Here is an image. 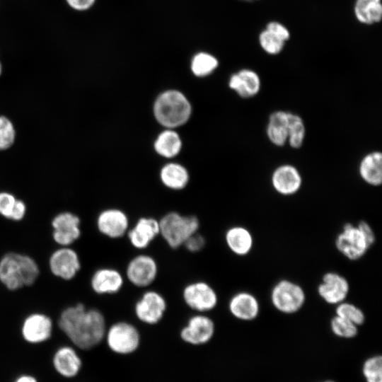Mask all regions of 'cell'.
<instances>
[{"mask_svg":"<svg viewBox=\"0 0 382 382\" xmlns=\"http://www.w3.org/2000/svg\"><path fill=\"white\" fill-rule=\"evenodd\" d=\"M59 328L81 349H90L104 338L106 322L104 315L96 308L87 309L83 303L68 307L58 322Z\"/></svg>","mask_w":382,"mask_h":382,"instance_id":"6da1fadb","label":"cell"},{"mask_svg":"<svg viewBox=\"0 0 382 382\" xmlns=\"http://www.w3.org/2000/svg\"><path fill=\"white\" fill-rule=\"evenodd\" d=\"M156 121L165 128L175 129L190 118L192 106L183 93L170 89L160 93L153 105Z\"/></svg>","mask_w":382,"mask_h":382,"instance_id":"7a4b0ae2","label":"cell"},{"mask_svg":"<svg viewBox=\"0 0 382 382\" xmlns=\"http://www.w3.org/2000/svg\"><path fill=\"white\" fill-rule=\"evenodd\" d=\"M39 273L36 262L25 255L8 253L0 260V281L10 290L32 285Z\"/></svg>","mask_w":382,"mask_h":382,"instance_id":"3957f363","label":"cell"},{"mask_svg":"<svg viewBox=\"0 0 382 382\" xmlns=\"http://www.w3.org/2000/svg\"><path fill=\"white\" fill-rule=\"evenodd\" d=\"M159 221L160 236L171 248L183 245L185 241L199 231L200 223L195 215H183L177 212H169Z\"/></svg>","mask_w":382,"mask_h":382,"instance_id":"277c9868","label":"cell"},{"mask_svg":"<svg viewBox=\"0 0 382 382\" xmlns=\"http://www.w3.org/2000/svg\"><path fill=\"white\" fill-rule=\"evenodd\" d=\"M270 301L274 308L280 313L293 314L303 308L306 294L296 282L281 279L272 288Z\"/></svg>","mask_w":382,"mask_h":382,"instance_id":"5b68a950","label":"cell"},{"mask_svg":"<svg viewBox=\"0 0 382 382\" xmlns=\"http://www.w3.org/2000/svg\"><path fill=\"white\" fill-rule=\"evenodd\" d=\"M105 338L110 349L120 354L134 352L141 340L137 328L125 320L115 322L107 328Z\"/></svg>","mask_w":382,"mask_h":382,"instance_id":"8992f818","label":"cell"},{"mask_svg":"<svg viewBox=\"0 0 382 382\" xmlns=\"http://www.w3.org/2000/svg\"><path fill=\"white\" fill-rule=\"evenodd\" d=\"M182 297L189 308L199 313L212 311L219 301L216 290L209 283L201 280L186 284L183 289Z\"/></svg>","mask_w":382,"mask_h":382,"instance_id":"52a82bcc","label":"cell"},{"mask_svg":"<svg viewBox=\"0 0 382 382\" xmlns=\"http://www.w3.org/2000/svg\"><path fill=\"white\" fill-rule=\"evenodd\" d=\"M158 274V265L155 258L149 254L140 253L127 264L125 277L136 287L148 288L156 281Z\"/></svg>","mask_w":382,"mask_h":382,"instance_id":"ba28073f","label":"cell"},{"mask_svg":"<svg viewBox=\"0 0 382 382\" xmlns=\"http://www.w3.org/2000/svg\"><path fill=\"white\" fill-rule=\"evenodd\" d=\"M167 301L160 292L146 290L135 302L134 313L142 323L153 325L158 323L167 310Z\"/></svg>","mask_w":382,"mask_h":382,"instance_id":"9c48e42d","label":"cell"},{"mask_svg":"<svg viewBox=\"0 0 382 382\" xmlns=\"http://www.w3.org/2000/svg\"><path fill=\"white\" fill-rule=\"evenodd\" d=\"M335 245L337 250L349 260H358L364 257L371 248L362 233L351 223L343 225L337 235Z\"/></svg>","mask_w":382,"mask_h":382,"instance_id":"30bf717a","label":"cell"},{"mask_svg":"<svg viewBox=\"0 0 382 382\" xmlns=\"http://www.w3.org/2000/svg\"><path fill=\"white\" fill-rule=\"evenodd\" d=\"M214 332V320L207 313H196L189 318L180 335L186 343L201 345L210 341Z\"/></svg>","mask_w":382,"mask_h":382,"instance_id":"8fae6325","label":"cell"},{"mask_svg":"<svg viewBox=\"0 0 382 382\" xmlns=\"http://www.w3.org/2000/svg\"><path fill=\"white\" fill-rule=\"evenodd\" d=\"M96 225L100 233L111 239L124 237L130 227L127 214L117 208L102 211L97 217Z\"/></svg>","mask_w":382,"mask_h":382,"instance_id":"7c38bea8","label":"cell"},{"mask_svg":"<svg viewBox=\"0 0 382 382\" xmlns=\"http://www.w3.org/2000/svg\"><path fill=\"white\" fill-rule=\"evenodd\" d=\"M349 289V283L344 276L335 272H328L323 276L317 291L325 303L336 306L346 301Z\"/></svg>","mask_w":382,"mask_h":382,"instance_id":"4fadbf2b","label":"cell"},{"mask_svg":"<svg viewBox=\"0 0 382 382\" xmlns=\"http://www.w3.org/2000/svg\"><path fill=\"white\" fill-rule=\"evenodd\" d=\"M126 236L133 248L146 249L160 236L159 221L153 217H141L129 227Z\"/></svg>","mask_w":382,"mask_h":382,"instance_id":"5bb4252c","label":"cell"},{"mask_svg":"<svg viewBox=\"0 0 382 382\" xmlns=\"http://www.w3.org/2000/svg\"><path fill=\"white\" fill-rule=\"evenodd\" d=\"M49 265L53 274L65 280L74 278L81 268L78 254L66 247L55 250L50 257Z\"/></svg>","mask_w":382,"mask_h":382,"instance_id":"9a60e30c","label":"cell"},{"mask_svg":"<svg viewBox=\"0 0 382 382\" xmlns=\"http://www.w3.org/2000/svg\"><path fill=\"white\" fill-rule=\"evenodd\" d=\"M53 238L63 246H67L76 241L81 236L80 219L71 212L57 214L52 221Z\"/></svg>","mask_w":382,"mask_h":382,"instance_id":"2e32d148","label":"cell"},{"mask_svg":"<svg viewBox=\"0 0 382 382\" xmlns=\"http://www.w3.org/2000/svg\"><path fill=\"white\" fill-rule=\"evenodd\" d=\"M271 183L274 190L284 196L299 192L302 185V177L299 170L291 164H283L274 169Z\"/></svg>","mask_w":382,"mask_h":382,"instance_id":"e0dca14e","label":"cell"},{"mask_svg":"<svg viewBox=\"0 0 382 382\" xmlns=\"http://www.w3.org/2000/svg\"><path fill=\"white\" fill-rule=\"evenodd\" d=\"M124 275L117 269L102 267L97 270L91 279L93 291L101 295L115 294L123 287Z\"/></svg>","mask_w":382,"mask_h":382,"instance_id":"ac0fdd59","label":"cell"},{"mask_svg":"<svg viewBox=\"0 0 382 382\" xmlns=\"http://www.w3.org/2000/svg\"><path fill=\"white\" fill-rule=\"evenodd\" d=\"M52 330L50 317L42 313H33L23 323L22 335L30 343H40L48 340Z\"/></svg>","mask_w":382,"mask_h":382,"instance_id":"d6986e66","label":"cell"},{"mask_svg":"<svg viewBox=\"0 0 382 382\" xmlns=\"http://www.w3.org/2000/svg\"><path fill=\"white\" fill-rule=\"evenodd\" d=\"M228 308L232 316L242 321L253 320L260 313L257 299L248 291L234 294L229 299Z\"/></svg>","mask_w":382,"mask_h":382,"instance_id":"ffe728a7","label":"cell"},{"mask_svg":"<svg viewBox=\"0 0 382 382\" xmlns=\"http://www.w3.org/2000/svg\"><path fill=\"white\" fill-rule=\"evenodd\" d=\"M228 86L241 98H253L260 90V78L255 71L242 69L231 75Z\"/></svg>","mask_w":382,"mask_h":382,"instance_id":"44dd1931","label":"cell"},{"mask_svg":"<svg viewBox=\"0 0 382 382\" xmlns=\"http://www.w3.org/2000/svg\"><path fill=\"white\" fill-rule=\"evenodd\" d=\"M228 248L238 256H245L253 246V238L250 231L242 226L228 228L224 235Z\"/></svg>","mask_w":382,"mask_h":382,"instance_id":"7402d4cb","label":"cell"},{"mask_svg":"<svg viewBox=\"0 0 382 382\" xmlns=\"http://www.w3.org/2000/svg\"><path fill=\"white\" fill-rule=\"evenodd\" d=\"M359 173L368 185L379 186L382 183V154L377 151L366 154L359 163Z\"/></svg>","mask_w":382,"mask_h":382,"instance_id":"603a6c76","label":"cell"},{"mask_svg":"<svg viewBox=\"0 0 382 382\" xmlns=\"http://www.w3.org/2000/svg\"><path fill=\"white\" fill-rule=\"evenodd\" d=\"M53 365L60 375L71 378L79 373L81 360L72 347H62L54 355Z\"/></svg>","mask_w":382,"mask_h":382,"instance_id":"cb8c5ba5","label":"cell"},{"mask_svg":"<svg viewBox=\"0 0 382 382\" xmlns=\"http://www.w3.org/2000/svg\"><path fill=\"white\" fill-rule=\"evenodd\" d=\"M266 134L270 141L276 146H283L288 139V112L276 110L268 118Z\"/></svg>","mask_w":382,"mask_h":382,"instance_id":"d4e9b609","label":"cell"},{"mask_svg":"<svg viewBox=\"0 0 382 382\" xmlns=\"http://www.w3.org/2000/svg\"><path fill=\"white\" fill-rule=\"evenodd\" d=\"M183 143L175 129L165 128L157 136L154 143L155 151L166 158H172L179 154Z\"/></svg>","mask_w":382,"mask_h":382,"instance_id":"484cf974","label":"cell"},{"mask_svg":"<svg viewBox=\"0 0 382 382\" xmlns=\"http://www.w3.org/2000/svg\"><path fill=\"white\" fill-rule=\"evenodd\" d=\"M160 178L166 187L173 190H180L186 187L190 175L185 166L178 163L171 162L161 168Z\"/></svg>","mask_w":382,"mask_h":382,"instance_id":"4316f807","label":"cell"},{"mask_svg":"<svg viewBox=\"0 0 382 382\" xmlns=\"http://www.w3.org/2000/svg\"><path fill=\"white\" fill-rule=\"evenodd\" d=\"M354 13L361 24L371 25L378 23L382 19L381 0H355Z\"/></svg>","mask_w":382,"mask_h":382,"instance_id":"83f0119b","label":"cell"},{"mask_svg":"<svg viewBox=\"0 0 382 382\" xmlns=\"http://www.w3.org/2000/svg\"><path fill=\"white\" fill-rule=\"evenodd\" d=\"M219 61L213 54L207 52H199L192 58L190 69L197 77H204L212 74L218 67Z\"/></svg>","mask_w":382,"mask_h":382,"instance_id":"f1b7e54d","label":"cell"},{"mask_svg":"<svg viewBox=\"0 0 382 382\" xmlns=\"http://www.w3.org/2000/svg\"><path fill=\"white\" fill-rule=\"evenodd\" d=\"M306 136V127L303 119L297 114L288 112L287 143L294 149L301 147Z\"/></svg>","mask_w":382,"mask_h":382,"instance_id":"f546056e","label":"cell"},{"mask_svg":"<svg viewBox=\"0 0 382 382\" xmlns=\"http://www.w3.org/2000/svg\"><path fill=\"white\" fill-rule=\"evenodd\" d=\"M361 373L366 382H382V357L372 355L366 359L361 366Z\"/></svg>","mask_w":382,"mask_h":382,"instance_id":"4dcf8cb0","label":"cell"},{"mask_svg":"<svg viewBox=\"0 0 382 382\" xmlns=\"http://www.w3.org/2000/svg\"><path fill=\"white\" fill-rule=\"evenodd\" d=\"M335 315L358 327L363 325L366 320L365 314L359 307L346 301L336 305Z\"/></svg>","mask_w":382,"mask_h":382,"instance_id":"1f68e13d","label":"cell"},{"mask_svg":"<svg viewBox=\"0 0 382 382\" xmlns=\"http://www.w3.org/2000/svg\"><path fill=\"white\" fill-rule=\"evenodd\" d=\"M330 327L334 335L342 339H352L359 332L357 325L336 315L331 318Z\"/></svg>","mask_w":382,"mask_h":382,"instance_id":"d6a6232c","label":"cell"},{"mask_svg":"<svg viewBox=\"0 0 382 382\" xmlns=\"http://www.w3.org/2000/svg\"><path fill=\"white\" fill-rule=\"evenodd\" d=\"M258 42L262 50L270 55L279 54L285 45V42L265 28L260 33Z\"/></svg>","mask_w":382,"mask_h":382,"instance_id":"836d02e7","label":"cell"},{"mask_svg":"<svg viewBox=\"0 0 382 382\" xmlns=\"http://www.w3.org/2000/svg\"><path fill=\"white\" fill-rule=\"evenodd\" d=\"M15 136L12 122L7 117L0 116V150L8 149L13 144Z\"/></svg>","mask_w":382,"mask_h":382,"instance_id":"e575fe53","label":"cell"},{"mask_svg":"<svg viewBox=\"0 0 382 382\" xmlns=\"http://www.w3.org/2000/svg\"><path fill=\"white\" fill-rule=\"evenodd\" d=\"M16 199L8 192L0 193V214L9 219L14 208Z\"/></svg>","mask_w":382,"mask_h":382,"instance_id":"d590c367","label":"cell"},{"mask_svg":"<svg viewBox=\"0 0 382 382\" xmlns=\"http://www.w3.org/2000/svg\"><path fill=\"white\" fill-rule=\"evenodd\" d=\"M206 245L205 238L197 232L190 236L184 243L185 249L192 253L200 252Z\"/></svg>","mask_w":382,"mask_h":382,"instance_id":"8d00e7d4","label":"cell"},{"mask_svg":"<svg viewBox=\"0 0 382 382\" xmlns=\"http://www.w3.org/2000/svg\"><path fill=\"white\" fill-rule=\"evenodd\" d=\"M265 29L268 30L285 42L290 38V32L289 29L284 24L278 21H270L267 23Z\"/></svg>","mask_w":382,"mask_h":382,"instance_id":"74e56055","label":"cell"},{"mask_svg":"<svg viewBox=\"0 0 382 382\" xmlns=\"http://www.w3.org/2000/svg\"><path fill=\"white\" fill-rule=\"evenodd\" d=\"M357 226L364 235L368 244L371 247L376 241V236L371 226L366 221H360Z\"/></svg>","mask_w":382,"mask_h":382,"instance_id":"f35d334b","label":"cell"},{"mask_svg":"<svg viewBox=\"0 0 382 382\" xmlns=\"http://www.w3.org/2000/svg\"><path fill=\"white\" fill-rule=\"evenodd\" d=\"M74 10L83 11L88 10L95 4L96 0H66Z\"/></svg>","mask_w":382,"mask_h":382,"instance_id":"ab89813d","label":"cell"},{"mask_svg":"<svg viewBox=\"0 0 382 382\" xmlns=\"http://www.w3.org/2000/svg\"><path fill=\"white\" fill-rule=\"evenodd\" d=\"M26 211V207L23 202L21 200L17 199L11 213L10 219L13 221H20L21 220L25 214Z\"/></svg>","mask_w":382,"mask_h":382,"instance_id":"60d3db41","label":"cell"},{"mask_svg":"<svg viewBox=\"0 0 382 382\" xmlns=\"http://www.w3.org/2000/svg\"><path fill=\"white\" fill-rule=\"evenodd\" d=\"M15 382H37V381L30 376H22L17 378Z\"/></svg>","mask_w":382,"mask_h":382,"instance_id":"b9f144b4","label":"cell"},{"mask_svg":"<svg viewBox=\"0 0 382 382\" xmlns=\"http://www.w3.org/2000/svg\"><path fill=\"white\" fill-rule=\"evenodd\" d=\"M321 382H336V381H335L333 380H325V381H321Z\"/></svg>","mask_w":382,"mask_h":382,"instance_id":"7bdbcfd3","label":"cell"},{"mask_svg":"<svg viewBox=\"0 0 382 382\" xmlns=\"http://www.w3.org/2000/svg\"><path fill=\"white\" fill-rule=\"evenodd\" d=\"M1 71H2V67H1V63H0V75H1Z\"/></svg>","mask_w":382,"mask_h":382,"instance_id":"ee69618b","label":"cell"},{"mask_svg":"<svg viewBox=\"0 0 382 382\" xmlns=\"http://www.w3.org/2000/svg\"><path fill=\"white\" fill-rule=\"evenodd\" d=\"M242 1H257V0H242Z\"/></svg>","mask_w":382,"mask_h":382,"instance_id":"f6af8a7d","label":"cell"}]
</instances>
